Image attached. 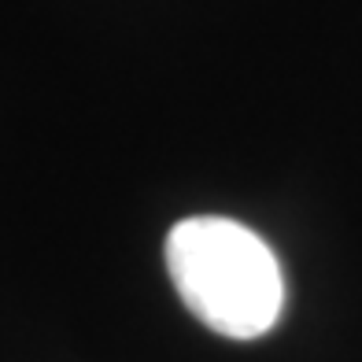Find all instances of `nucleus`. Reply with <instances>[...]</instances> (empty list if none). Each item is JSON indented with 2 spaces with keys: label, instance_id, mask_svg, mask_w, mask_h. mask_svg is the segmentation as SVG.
<instances>
[{
  "label": "nucleus",
  "instance_id": "nucleus-1",
  "mask_svg": "<svg viewBox=\"0 0 362 362\" xmlns=\"http://www.w3.org/2000/svg\"><path fill=\"white\" fill-rule=\"evenodd\" d=\"M167 270L181 303L218 337L255 340L281 318L285 277L277 255L233 218L177 222L167 233Z\"/></svg>",
  "mask_w": 362,
  "mask_h": 362
}]
</instances>
